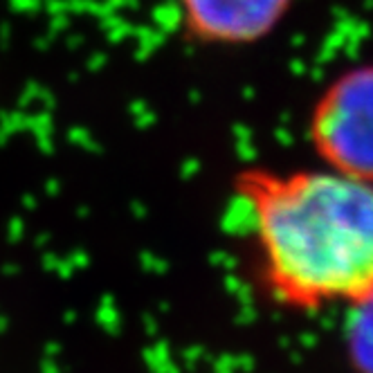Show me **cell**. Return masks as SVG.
I'll use <instances>...</instances> for the list:
<instances>
[{
	"instance_id": "3",
	"label": "cell",
	"mask_w": 373,
	"mask_h": 373,
	"mask_svg": "<svg viewBox=\"0 0 373 373\" xmlns=\"http://www.w3.org/2000/svg\"><path fill=\"white\" fill-rule=\"evenodd\" d=\"M184 34L196 43L241 48L268 38L295 0H176Z\"/></svg>"
},
{
	"instance_id": "2",
	"label": "cell",
	"mask_w": 373,
	"mask_h": 373,
	"mask_svg": "<svg viewBox=\"0 0 373 373\" xmlns=\"http://www.w3.org/2000/svg\"><path fill=\"white\" fill-rule=\"evenodd\" d=\"M308 138L324 167L373 182V61L326 84L308 115Z\"/></svg>"
},
{
	"instance_id": "1",
	"label": "cell",
	"mask_w": 373,
	"mask_h": 373,
	"mask_svg": "<svg viewBox=\"0 0 373 373\" xmlns=\"http://www.w3.org/2000/svg\"><path fill=\"white\" fill-rule=\"evenodd\" d=\"M263 288L299 311L373 295V182L319 167L236 178Z\"/></svg>"
}]
</instances>
